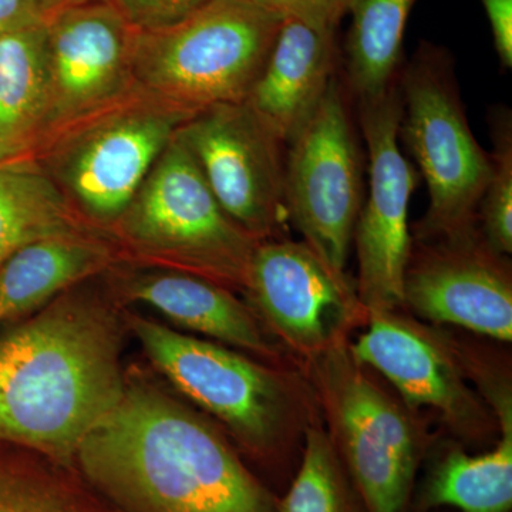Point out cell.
I'll return each mask as SVG.
<instances>
[{
    "mask_svg": "<svg viewBox=\"0 0 512 512\" xmlns=\"http://www.w3.org/2000/svg\"><path fill=\"white\" fill-rule=\"evenodd\" d=\"M76 456L130 512H278L217 431L150 387H126Z\"/></svg>",
    "mask_w": 512,
    "mask_h": 512,
    "instance_id": "6da1fadb",
    "label": "cell"
},
{
    "mask_svg": "<svg viewBox=\"0 0 512 512\" xmlns=\"http://www.w3.org/2000/svg\"><path fill=\"white\" fill-rule=\"evenodd\" d=\"M113 318L93 298L62 293L0 338V440L76 456L126 389Z\"/></svg>",
    "mask_w": 512,
    "mask_h": 512,
    "instance_id": "7a4b0ae2",
    "label": "cell"
},
{
    "mask_svg": "<svg viewBox=\"0 0 512 512\" xmlns=\"http://www.w3.org/2000/svg\"><path fill=\"white\" fill-rule=\"evenodd\" d=\"M192 116L137 84L47 138L29 160L83 224L114 231L158 157Z\"/></svg>",
    "mask_w": 512,
    "mask_h": 512,
    "instance_id": "3957f363",
    "label": "cell"
},
{
    "mask_svg": "<svg viewBox=\"0 0 512 512\" xmlns=\"http://www.w3.org/2000/svg\"><path fill=\"white\" fill-rule=\"evenodd\" d=\"M282 20L249 0H214L170 28L138 32L136 82L194 116L242 103L264 70Z\"/></svg>",
    "mask_w": 512,
    "mask_h": 512,
    "instance_id": "277c9868",
    "label": "cell"
},
{
    "mask_svg": "<svg viewBox=\"0 0 512 512\" xmlns=\"http://www.w3.org/2000/svg\"><path fill=\"white\" fill-rule=\"evenodd\" d=\"M403 114L399 138L416 160L429 190V208L417 227L421 241L476 228L491 173L490 153L468 126L446 50L421 43L397 77Z\"/></svg>",
    "mask_w": 512,
    "mask_h": 512,
    "instance_id": "5b68a950",
    "label": "cell"
},
{
    "mask_svg": "<svg viewBox=\"0 0 512 512\" xmlns=\"http://www.w3.org/2000/svg\"><path fill=\"white\" fill-rule=\"evenodd\" d=\"M114 231L138 255L217 284L244 285L258 239L222 210L174 136Z\"/></svg>",
    "mask_w": 512,
    "mask_h": 512,
    "instance_id": "8992f818",
    "label": "cell"
},
{
    "mask_svg": "<svg viewBox=\"0 0 512 512\" xmlns=\"http://www.w3.org/2000/svg\"><path fill=\"white\" fill-rule=\"evenodd\" d=\"M320 383L333 446L366 512H403L421 458L413 421L336 345L323 353Z\"/></svg>",
    "mask_w": 512,
    "mask_h": 512,
    "instance_id": "52a82bcc",
    "label": "cell"
},
{
    "mask_svg": "<svg viewBox=\"0 0 512 512\" xmlns=\"http://www.w3.org/2000/svg\"><path fill=\"white\" fill-rule=\"evenodd\" d=\"M289 146L285 160L288 217L315 254L336 275L346 276L363 204L362 164L345 94L336 77Z\"/></svg>",
    "mask_w": 512,
    "mask_h": 512,
    "instance_id": "ba28073f",
    "label": "cell"
},
{
    "mask_svg": "<svg viewBox=\"0 0 512 512\" xmlns=\"http://www.w3.org/2000/svg\"><path fill=\"white\" fill-rule=\"evenodd\" d=\"M357 107L370 184L353 234L356 296L366 312H394L404 305V275L412 255L409 204L420 174L399 146L403 106L397 82L375 99L357 101Z\"/></svg>",
    "mask_w": 512,
    "mask_h": 512,
    "instance_id": "9c48e42d",
    "label": "cell"
},
{
    "mask_svg": "<svg viewBox=\"0 0 512 512\" xmlns=\"http://www.w3.org/2000/svg\"><path fill=\"white\" fill-rule=\"evenodd\" d=\"M183 143L222 210L259 242L282 224L285 160L278 137L245 101L208 107L185 121Z\"/></svg>",
    "mask_w": 512,
    "mask_h": 512,
    "instance_id": "30bf717a",
    "label": "cell"
},
{
    "mask_svg": "<svg viewBox=\"0 0 512 512\" xmlns=\"http://www.w3.org/2000/svg\"><path fill=\"white\" fill-rule=\"evenodd\" d=\"M133 330L150 359L185 396L256 450L271 448L291 403L278 377L247 357L143 318Z\"/></svg>",
    "mask_w": 512,
    "mask_h": 512,
    "instance_id": "8fae6325",
    "label": "cell"
},
{
    "mask_svg": "<svg viewBox=\"0 0 512 512\" xmlns=\"http://www.w3.org/2000/svg\"><path fill=\"white\" fill-rule=\"evenodd\" d=\"M43 23L47 103L39 146L137 86L134 50L138 30L113 0H94L60 10Z\"/></svg>",
    "mask_w": 512,
    "mask_h": 512,
    "instance_id": "7c38bea8",
    "label": "cell"
},
{
    "mask_svg": "<svg viewBox=\"0 0 512 512\" xmlns=\"http://www.w3.org/2000/svg\"><path fill=\"white\" fill-rule=\"evenodd\" d=\"M245 288L272 329L303 355H323L365 311L346 276L305 241L266 239L249 261Z\"/></svg>",
    "mask_w": 512,
    "mask_h": 512,
    "instance_id": "4fadbf2b",
    "label": "cell"
},
{
    "mask_svg": "<svg viewBox=\"0 0 512 512\" xmlns=\"http://www.w3.org/2000/svg\"><path fill=\"white\" fill-rule=\"evenodd\" d=\"M410 255L404 305L421 318L503 342L512 340V282L505 256L477 227Z\"/></svg>",
    "mask_w": 512,
    "mask_h": 512,
    "instance_id": "5bb4252c",
    "label": "cell"
},
{
    "mask_svg": "<svg viewBox=\"0 0 512 512\" xmlns=\"http://www.w3.org/2000/svg\"><path fill=\"white\" fill-rule=\"evenodd\" d=\"M367 315L369 328L349 348L355 362L386 377L410 409L433 407L460 427L478 420L480 406L436 336L394 312Z\"/></svg>",
    "mask_w": 512,
    "mask_h": 512,
    "instance_id": "9a60e30c",
    "label": "cell"
},
{
    "mask_svg": "<svg viewBox=\"0 0 512 512\" xmlns=\"http://www.w3.org/2000/svg\"><path fill=\"white\" fill-rule=\"evenodd\" d=\"M335 67L336 32L284 18L245 103L282 143L289 144L328 93Z\"/></svg>",
    "mask_w": 512,
    "mask_h": 512,
    "instance_id": "2e32d148",
    "label": "cell"
},
{
    "mask_svg": "<svg viewBox=\"0 0 512 512\" xmlns=\"http://www.w3.org/2000/svg\"><path fill=\"white\" fill-rule=\"evenodd\" d=\"M123 291L185 329L259 355H274V345L252 313L224 285L210 279L177 269H151L124 279Z\"/></svg>",
    "mask_w": 512,
    "mask_h": 512,
    "instance_id": "e0dca14e",
    "label": "cell"
},
{
    "mask_svg": "<svg viewBox=\"0 0 512 512\" xmlns=\"http://www.w3.org/2000/svg\"><path fill=\"white\" fill-rule=\"evenodd\" d=\"M116 249L93 229L30 242L0 265V325L39 309L106 271Z\"/></svg>",
    "mask_w": 512,
    "mask_h": 512,
    "instance_id": "ac0fdd59",
    "label": "cell"
},
{
    "mask_svg": "<svg viewBox=\"0 0 512 512\" xmlns=\"http://www.w3.org/2000/svg\"><path fill=\"white\" fill-rule=\"evenodd\" d=\"M45 23L0 35V161L29 158L45 128Z\"/></svg>",
    "mask_w": 512,
    "mask_h": 512,
    "instance_id": "d6986e66",
    "label": "cell"
},
{
    "mask_svg": "<svg viewBox=\"0 0 512 512\" xmlns=\"http://www.w3.org/2000/svg\"><path fill=\"white\" fill-rule=\"evenodd\" d=\"M501 424L497 447L481 456L461 450L437 464L424 488V508L454 507L463 512H510L512 507V400L510 392L491 390Z\"/></svg>",
    "mask_w": 512,
    "mask_h": 512,
    "instance_id": "ffe728a7",
    "label": "cell"
},
{
    "mask_svg": "<svg viewBox=\"0 0 512 512\" xmlns=\"http://www.w3.org/2000/svg\"><path fill=\"white\" fill-rule=\"evenodd\" d=\"M416 0H348L346 74L356 101L375 99L397 82L407 20Z\"/></svg>",
    "mask_w": 512,
    "mask_h": 512,
    "instance_id": "44dd1931",
    "label": "cell"
},
{
    "mask_svg": "<svg viewBox=\"0 0 512 512\" xmlns=\"http://www.w3.org/2000/svg\"><path fill=\"white\" fill-rule=\"evenodd\" d=\"M84 229L35 161H0V265L30 242Z\"/></svg>",
    "mask_w": 512,
    "mask_h": 512,
    "instance_id": "7402d4cb",
    "label": "cell"
},
{
    "mask_svg": "<svg viewBox=\"0 0 512 512\" xmlns=\"http://www.w3.org/2000/svg\"><path fill=\"white\" fill-rule=\"evenodd\" d=\"M276 507L278 512H359L348 471L322 431H306L301 467Z\"/></svg>",
    "mask_w": 512,
    "mask_h": 512,
    "instance_id": "603a6c76",
    "label": "cell"
},
{
    "mask_svg": "<svg viewBox=\"0 0 512 512\" xmlns=\"http://www.w3.org/2000/svg\"><path fill=\"white\" fill-rule=\"evenodd\" d=\"M491 173L478 205L481 235L498 254L512 252V117L508 109L491 113Z\"/></svg>",
    "mask_w": 512,
    "mask_h": 512,
    "instance_id": "cb8c5ba5",
    "label": "cell"
},
{
    "mask_svg": "<svg viewBox=\"0 0 512 512\" xmlns=\"http://www.w3.org/2000/svg\"><path fill=\"white\" fill-rule=\"evenodd\" d=\"M138 32L177 25L214 0H113Z\"/></svg>",
    "mask_w": 512,
    "mask_h": 512,
    "instance_id": "d4e9b609",
    "label": "cell"
},
{
    "mask_svg": "<svg viewBox=\"0 0 512 512\" xmlns=\"http://www.w3.org/2000/svg\"><path fill=\"white\" fill-rule=\"evenodd\" d=\"M62 495L32 478L0 471V512H62Z\"/></svg>",
    "mask_w": 512,
    "mask_h": 512,
    "instance_id": "484cf974",
    "label": "cell"
},
{
    "mask_svg": "<svg viewBox=\"0 0 512 512\" xmlns=\"http://www.w3.org/2000/svg\"><path fill=\"white\" fill-rule=\"evenodd\" d=\"M259 8L282 18L301 20L313 28L336 32L340 19L346 15L348 0H249Z\"/></svg>",
    "mask_w": 512,
    "mask_h": 512,
    "instance_id": "4316f807",
    "label": "cell"
},
{
    "mask_svg": "<svg viewBox=\"0 0 512 512\" xmlns=\"http://www.w3.org/2000/svg\"><path fill=\"white\" fill-rule=\"evenodd\" d=\"M498 59L504 69L512 67V0H481Z\"/></svg>",
    "mask_w": 512,
    "mask_h": 512,
    "instance_id": "83f0119b",
    "label": "cell"
},
{
    "mask_svg": "<svg viewBox=\"0 0 512 512\" xmlns=\"http://www.w3.org/2000/svg\"><path fill=\"white\" fill-rule=\"evenodd\" d=\"M45 22L42 0H0V35Z\"/></svg>",
    "mask_w": 512,
    "mask_h": 512,
    "instance_id": "f1b7e54d",
    "label": "cell"
},
{
    "mask_svg": "<svg viewBox=\"0 0 512 512\" xmlns=\"http://www.w3.org/2000/svg\"><path fill=\"white\" fill-rule=\"evenodd\" d=\"M94 2V0H42L43 16L53 15L60 10L73 8V6L84 5V3Z\"/></svg>",
    "mask_w": 512,
    "mask_h": 512,
    "instance_id": "f546056e",
    "label": "cell"
}]
</instances>
